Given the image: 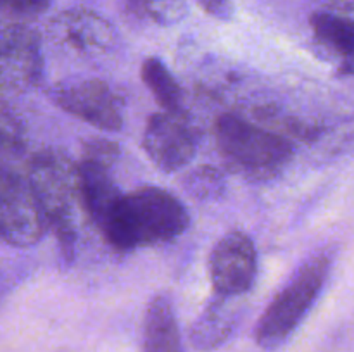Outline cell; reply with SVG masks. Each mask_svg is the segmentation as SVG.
I'll return each instance as SVG.
<instances>
[{
  "mask_svg": "<svg viewBox=\"0 0 354 352\" xmlns=\"http://www.w3.org/2000/svg\"><path fill=\"white\" fill-rule=\"evenodd\" d=\"M189 224V211L171 192L142 186L121 193L100 231L114 248L131 251L175 240L185 233Z\"/></svg>",
  "mask_w": 354,
  "mask_h": 352,
  "instance_id": "6da1fadb",
  "label": "cell"
},
{
  "mask_svg": "<svg viewBox=\"0 0 354 352\" xmlns=\"http://www.w3.org/2000/svg\"><path fill=\"white\" fill-rule=\"evenodd\" d=\"M332 261L328 252L315 254L296 269L286 286L273 297L254 330V338L261 347H280L297 330L320 297L330 275Z\"/></svg>",
  "mask_w": 354,
  "mask_h": 352,
  "instance_id": "7a4b0ae2",
  "label": "cell"
},
{
  "mask_svg": "<svg viewBox=\"0 0 354 352\" xmlns=\"http://www.w3.org/2000/svg\"><path fill=\"white\" fill-rule=\"evenodd\" d=\"M30 185L41 211L45 223H50L57 233L64 255L71 257L75 245V197L78 193L76 171L73 173L68 161L57 154H41L35 157L30 168ZM80 199V195H78Z\"/></svg>",
  "mask_w": 354,
  "mask_h": 352,
  "instance_id": "3957f363",
  "label": "cell"
},
{
  "mask_svg": "<svg viewBox=\"0 0 354 352\" xmlns=\"http://www.w3.org/2000/svg\"><path fill=\"white\" fill-rule=\"evenodd\" d=\"M216 141L228 161L249 171H272L294 154L292 144L286 137L235 114H223L216 121Z\"/></svg>",
  "mask_w": 354,
  "mask_h": 352,
  "instance_id": "277c9868",
  "label": "cell"
},
{
  "mask_svg": "<svg viewBox=\"0 0 354 352\" xmlns=\"http://www.w3.org/2000/svg\"><path fill=\"white\" fill-rule=\"evenodd\" d=\"M52 102L100 131L123 128V100L102 79H66L48 92Z\"/></svg>",
  "mask_w": 354,
  "mask_h": 352,
  "instance_id": "5b68a950",
  "label": "cell"
},
{
  "mask_svg": "<svg viewBox=\"0 0 354 352\" xmlns=\"http://www.w3.org/2000/svg\"><path fill=\"white\" fill-rule=\"evenodd\" d=\"M45 219L30 179L0 162V240L30 245L41 237Z\"/></svg>",
  "mask_w": 354,
  "mask_h": 352,
  "instance_id": "8992f818",
  "label": "cell"
},
{
  "mask_svg": "<svg viewBox=\"0 0 354 352\" xmlns=\"http://www.w3.org/2000/svg\"><path fill=\"white\" fill-rule=\"evenodd\" d=\"M214 295L235 299L252 289L258 275V251L251 237L228 231L216 242L207 261Z\"/></svg>",
  "mask_w": 354,
  "mask_h": 352,
  "instance_id": "52a82bcc",
  "label": "cell"
},
{
  "mask_svg": "<svg viewBox=\"0 0 354 352\" xmlns=\"http://www.w3.org/2000/svg\"><path fill=\"white\" fill-rule=\"evenodd\" d=\"M145 154L165 173L185 168L197 152V133L185 114L156 113L147 119L142 138Z\"/></svg>",
  "mask_w": 354,
  "mask_h": 352,
  "instance_id": "ba28073f",
  "label": "cell"
},
{
  "mask_svg": "<svg viewBox=\"0 0 354 352\" xmlns=\"http://www.w3.org/2000/svg\"><path fill=\"white\" fill-rule=\"evenodd\" d=\"M76 183L80 200L100 228L121 197L120 188L109 175L107 161L93 155L83 159L76 168Z\"/></svg>",
  "mask_w": 354,
  "mask_h": 352,
  "instance_id": "9c48e42d",
  "label": "cell"
},
{
  "mask_svg": "<svg viewBox=\"0 0 354 352\" xmlns=\"http://www.w3.org/2000/svg\"><path fill=\"white\" fill-rule=\"evenodd\" d=\"M52 28L66 43L82 50H106L116 38L113 26L106 19L85 9L59 14Z\"/></svg>",
  "mask_w": 354,
  "mask_h": 352,
  "instance_id": "30bf717a",
  "label": "cell"
},
{
  "mask_svg": "<svg viewBox=\"0 0 354 352\" xmlns=\"http://www.w3.org/2000/svg\"><path fill=\"white\" fill-rule=\"evenodd\" d=\"M241 313L232 299L214 295L190 328V342L197 351H214L223 345L239 326Z\"/></svg>",
  "mask_w": 354,
  "mask_h": 352,
  "instance_id": "8fae6325",
  "label": "cell"
},
{
  "mask_svg": "<svg viewBox=\"0 0 354 352\" xmlns=\"http://www.w3.org/2000/svg\"><path fill=\"white\" fill-rule=\"evenodd\" d=\"M144 352H183L175 307L166 293L149 302L144 321Z\"/></svg>",
  "mask_w": 354,
  "mask_h": 352,
  "instance_id": "7c38bea8",
  "label": "cell"
},
{
  "mask_svg": "<svg viewBox=\"0 0 354 352\" xmlns=\"http://www.w3.org/2000/svg\"><path fill=\"white\" fill-rule=\"evenodd\" d=\"M311 30L318 43L330 52L342 71L354 75V19L330 12L311 16Z\"/></svg>",
  "mask_w": 354,
  "mask_h": 352,
  "instance_id": "4fadbf2b",
  "label": "cell"
},
{
  "mask_svg": "<svg viewBox=\"0 0 354 352\" xmlns=\"http://www.w3.org/2000/svg\"><path fill=\"white\" fill-rule=\"evenodd\" d=\"M140 76L144 85L151 90L156 102L165 113L185 114L183 110V92L168 66L158 57H147L142 64Z\"/></svg>",
  "mask_w": 354,
  "mask_h": 352,
  "instance_id": "5bb4252c",
  "label": "cell"
},
{
  "mask_svg": "<svg viewBox=\"0 0 354 352\" xmlns=\"http://www.w3.org/2000/svg\"><path fill=\"white\" fill-rule=\"evenodd\" d=\"M183 188L197 200L220 199L225 193V178L214 166H199L187 173L183 178Z\"/></svg>",
  "mask_w": 354,
  "mask_h": 352,
  "instance_id": "9a60e30c",
  "label": "cell"
},
{
  "mask_svg": "<svg viewBox=\"0 0 354 352\" xmlns=\"http://www.w3.org/2000/svg\"><path fill=\"white\" fill-rule=\"evenodd\" d=\"M144 7L149 16L159 24H175L189 12L185 0H147Z\"/></svg>",
  "mask_w": 354,
  "mask_h": 352,
  "instance_id": "2e32d148",
  "label": "cell"
},
{
  "mask_svg": "<svg viewBox=\"0 0 354 352\" xmlns=\"http://www.w3.org/2000/svg\"><path fill=\"white\" fill-rule=\"evenodd\" d=\"M52 0H0V17L31 19L48 9Z\"/></svg>",
  "mask_w": 354,
  "mask_h": 352,
  "instance_id": "e0dca14e",
  "label": "cell"
},
{
  "mask_svg": "<svg viewBox=\"0 0 354 352\" xmlns=\"http://www.w3.org/2000/svg\"><path fill=\"white\" fill-rule=\"evenodd\" d=\"M209 16L216 19L228 21L234 16V3L232 0H196Z\"/></svg>",
  "mask_w": 354,
  "mask_h": 352,
  "instance_id": "ac0fdd59",
  "label": "cell"
},
{
  "mask_svg": "<svg viewBox=\"0 0 354 352\" xmlns=\"http://www.w3.org/2000/svg\"><path fill=\"white\" fill-rule=\"evenodd\" d=\"M131 2H137V3H142V6H144V3L147 2V0H131Z\"/></svg>",
  "mask_w": 354,
  "mask_h": 352,
  "instance_id": "d6986e66",
  "label": "cell"
}]
</instances>
